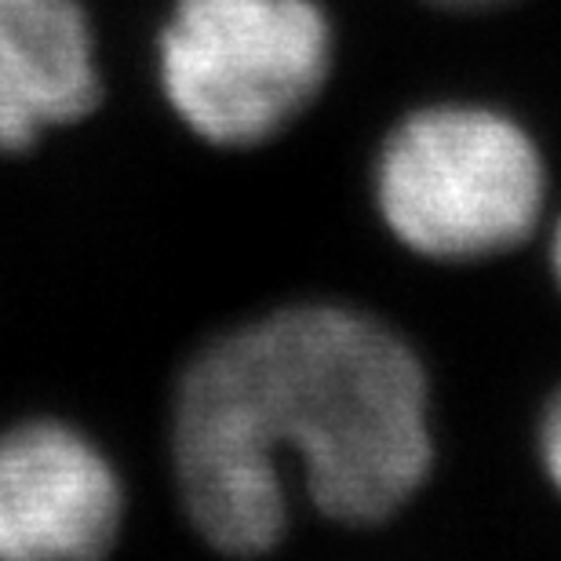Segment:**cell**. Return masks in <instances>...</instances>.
Segmentation results:
<instances>
[{
	"label": "cell",
	"instance_id": "1",
	"mask_svg": "<svg viewBox=\"0 0 561 561\" xmlns=\"http://www.w3.org/2000/svg\"><path fill=\"white\" fill-rule=\"evenodd\" d=\"M172 445L197 533L227 554H260L285 533V453L340 522H379L420 489L426 383L409 346L362 313L285 310L190 365Z\"/></svg>",
	"mask_w": 561,
	"mask_h": 561
},
{
	"label": "cell",
	"instance_id": "2",
	"mask_svg": "<svg viewBox=\"0 0 561 561\" xmlns=\"http://www.w3.org/2000/svg\"><path fill=\"white\" fill-rule=\"evenodd\" d=\"M329 55V22L310 0H179L161 37V81L197 136L252 146L307 110Z\"/></svg>",
	"mask_w": 561,
	"mask_h": 561
},
{
	"label": "cell",
	"instance_id": "3",
	"mask_svg": "<svg viewBox=\"0 0 561 561\" xmlns=\"http://www.w3.org/2000/svg\"><path fill=\"white\" fill-rule=\"evenodd\" d=\"M543 205L536 146L481 110H431L405 121L379 161V208L409 249L434 260L503 252Z\"/></svg>",
	"mask_w": 561,
	"mask_h": 561
},
{
	"label": "cell",
	"instance_id": "4",
	"mask_svg": "<svg viewBox=\"0 0 561 561\" xmlns=\"http://www.w3.org/2000/svg\"><path fill=\"white\" fill-rule=\"evenodd\" d=\"M121 507L114 470L81 434L30 423L0 437V561L103 554Z\"/></svg>",
	"mask_w": 561,
	"mask_h": 561
},
{
	"label": "cell",
	"instance_id": "5",
	"mask_svg": "<svg viewBox=\"0 0 561 561\" xmlns=\"http://www.w3.org/2000/svg\"><path fill=\"white\" fill-rule=\"evenodd\" d=\"M99 103L95 44L73 0H0V153Z\"/></svg>",
	"mask_w": 561,
	"mask_h": 561
},
{
	"label": "cell",
	"instance_id": "6",
	"mask_svg": "<svg viewBox=\"0 0 561 561\" xmlns=\"http://www.w3.org/2000/svg\"><path fill=\"white\" fill-rule=\"evenodd\" d=\"M543 459H547V470H551L554 485L561 489V405L551 412V420H547V431H543Z\"/></svg>",
	"mask_w": 561,
	"mask_h": 561
},
{
	"label": "cell",
	"instance_id": "7",
	"mask_svg": "<svg viewBox=\"0 0 561 561\" xmlns=\"http://www.w3.org/2000/svg\"><path fill=\"white\" fill-rule=\"evenodd\" d=\"M558 271H561V233H558Z\"/></svg>",
	"mask_w": 561,
	"mask_h": 561
}]
</instances>
